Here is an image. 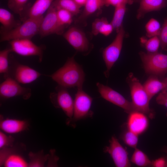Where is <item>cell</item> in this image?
<instances>
[{"label":"cell","mask_w":167,"mask_h":167,"mask_svg":"<svg viewBox=\"0 0 167 167\" xmlns=\"http://www.w3.org/2000/svg\"><path fill=\"white\" fill-rule=\"evenodd\" d=\"M85 74L82 67L75 60L74 56L69 58L64 65L48 76L59 85L65 88L76 87L82 88Z\"/></svg>","instance_id":"cell-1"},{"label":"cell","mask_w":167,"mask_h":167,"mask_svg":"<svg viewBox=\"0 0 167 167\" xmlns=\"http://www.w3.org/2000/svg\"><path fill=\"white\" fill-rule=\"evenodd\" d=\"M42 16L29 17L15 28L9 31L0 30V42L17 39H31L38 34L43 18Z\"/></svg>","instance_id":"cell-2"},{"label":"cell","mask_w":167,"mask_h":167,"mask_svg":"<svg viewBox=\"0 0 167 167\" xmlns=\"http://www.w3.org/2000/svg\"><path fill=\"white\" fill-rule=\"evenodd\" d=\"M127 81L130 87L131 102L136 110L143 113L150 118H153L154 114L149 106L151 99L143 85L132 74H129Z\"/></svg>","instance_id":"cell-3"},{"label":"cell","mask_w":167,"mask_h":167,"mask_svg":"<svg viewBox=\"0 0 167 167\" xmlns=\"http://www.w3.org/2000/svg\"><path fill=\"white\" fill-rule=\"evenodd\" d=\"M139 54L147 73L157 76L163 75L167 72V54L142 52Z\"/></svg>","instance_id":"cell-4"},{"label":"cell","mask_w":167,"mask_h":167,"mask_svg":"<svg viewBox=\"0 0 167 167\" xmlns=\"http://www.w3.org/2000/svg\"><path fill=\"white\" fill-rule=\"evenodd\" d=\"M125 33V31L122 26L117 32L113 41L103 50L102 57L106 67V70L104 74L106 77L109 76L111 69L119 56Z\"/></svg>","instance_id":"cell-5"},{"label":"cell","mask_w":167,"mask_h":167,"mask_svg":"<svg viewBox=\"0 0 167 167\" xmlns=\"http://www.w3.org/2000/svg\"><path fill=\"white\" fill-rule=\"evenodd\" d=\"M9 41L12 52L24 56H37L39 62H41L45 48L44 46L36 45L30 39H17Z\"/></svg>","instance_id":"cell-6"},{"label":"cell","mask_w":167,"mask_h":167,"mask_svg":"<svg viewBox=\"0 0 167 167\" xmlns=\"http://www.w3.org/2000/svg\"><path fill=\"white\" fill-rule=\"evenodd\" d=\"M0 84V96L2 99H6L14 97L21 96L25 100L31 95L30 88L21 86L17 81L8 76Z\"/></svg>","instance_id":"cell-7"},{"label":"cell","mask_w":167,"mask_h":167,"mask_svg":"<svg viewBox=\"0 0 167 167\" xmlns=\"http://www.w3.org/2000/svg\"><path fill=\"white\" fill-rule=\"evenodd\" d=\"M98 92L104 99L123 109L129 113L136 111L131 102L110 87L99 82L96 84Z\"/></svg>","instance_id":"cell-8"},{"label":"cell","mask_w":167,"mask_h":167,"mask_svg":"<svg viewBox=\"0 0 167 167\" xmlns=\"http://www.w3.org/2000/svg\"><path fill=\"white\" fill-rule=\"evenodd\" d=\"M92 98L82 90L78 88L75 95L74 103L73 119L77 121L84 119L92 114L90 109Z\"/></svg>","instance_id":"cell-9"},{"label":"cell","mask_w":167,"mask_h":167,"mask_svg":"<svg viewBox=\"0 0 167 167\" xmlns=\"http://www.w3.org/2000/svg\"><path fill=\"white\" fill-rule=\"evenodd\" d=\"M41 24L38 34L41 38L55 34L62 35L64 33L65 28L59 24L57 16V10L50 6L47 11Z\"/></svg>","instance_id":"cell-10"},{"label":"cell","mask_w":167,"mask_h":167,"mask_svg":"<svg viewBox=\"0 0 167 167\" xmlns=\"http://www.w3.org/2000/svg\"><path fill=\"white\" fill-rule=\"evenodd\" d=\"M56 91L50 94L51 101L56 107L61 108L69 118L72 119L74 101L66 88L59 85L56 88Z\"/></svg>","instance_id":"cell-11"},{"label":"cell","mask_w":167,"mask_h":167,"mask_svg":"<svg viewBox=\"0 0 167 167\" xmlns=\"http://www.w3.org/2000/svg\"><path fill=\"white\" fill-rule=\"evenodd\" d=\"M109 145L104 149V152L109 153L117 167H129L131 163L128 152L120 144L115 136H113L109 141Z\"/></svg>","instance_id":"cell-12"},{"label":"cell","mask_w":167,"mask_h":167,"mask_svg":"<svg viewBox=\"0 0 167 167\" xmlns=\"http://www.w3.org/2000/svg\"><path fill=\"white\" fill-rule=\"evenodd\" d=\"M13 64L12 69H9L7 77L12 78L19 83H31L41 75L39 72L27 66L16 62Z\"/></svg>","instance_id":"cell-13"},{"label":"cell","mask_w":167,"mask_h":167,"mask_svg":"<svg viewBox=\"0 0 167 167\" xmlns=\"http://www.w3.org/2000/svg\"><path fill=\"white\" fill-rule=\"evenodd\" d=\"M68 42L77 51L82 53L88 51L90 45L85 33L78 28L70 27L63 34Z\"/></svg>","instance_id":"cell-14"},{"label":"cell","mask_w":167,"mask_h":167,"mask_svg":"<svg viewBox=\"0 0 167 167\" xmlns=\"http://www.w3.org/2000/svg\"><path fill=\"white\" fill-rule=\"evenodd\" d=\"M148 125V119L145 113L137 111L129 113L127 122L128 130L139 135L146 131Z\"/></svg>","instance_id":"cell-15"},{"label":"cell","mask_w":167,"mask_h":167,"mask_svg":"<svg viewBox=\"0 0 167 167\" xmlns=\"http://www.w3.org/2000/svg\"><path fill=\"white\" fill-rule=\"evenodd\" d=\"M139 3L137 18L139 19L150 12L159 11L166 6L167 0H133Z\"/></svg>","instance_id":"cell-16"},{"label":"cell","mask_w":167,"mask_h":167,"mask_svg":"<svg viewBox=\"0 0 167 167\" xmlns=\"http://www.w3.org/2000/svg\"><path fill=\"white\" fill-rule=\"evenodd\" d=\"M28 123L25 120L14 119H1L0 128L4 132L10 134L17 133L28 129Z\"/></svg>","instance_id":"cell-17"},{"label":"cell","mask_w":167,"mask_h":167,"mask_svg":"<svg viewBox=\"0 0 167 167\" xmlns=\"http://www.w3.org/2000/svg\"><path fill=\"white\" fill-rule=\"evenodd\" d=\"M151 99L161 91H167V78L160 80L155 75L149 77L143 85Z\"/></svg>","instance_id":"cell-18"},{"label":"cell","mask_w":167,"mask_h":167,"mask_svg":"<svg viewBox=\"0 0 167 167\" xmlns=\"http://www.w3.org/2000/svg\"><path fill=\"white\" fill-rule=\"evenodd\" d=\"M104 6V0H87L84 10L76 22H83L91 15L100 10Z\"/></svg>","instance_id":"cell-19"},{"label":"cell","mask_w":167,"mask_h":167,"mask_svg":"<svg viewBox=\"0 0 167 167\" xmlns=\"http://www.w3.org/2000/svg\"><path fill=\"white\" fill-rule=\"evenodd\" d=\"M55 0H36L28 10V18L43 16V14L48 10Z\"/></svg>","instance_id":"cell-20"},{"label":"cell","mask_w":167,"mask_h":167,"mask_svg":"<svg viewBox=\"0 0 167 167\" xmlns=\"http://www.w3.org/2000/svg\"><path fill=\"white\" fill-rule=\"evenodd\" d=\"M0 22L2 25L0 30L4 31L11 30L21 24L10 11L2 8H0Z\"/></svg>","instance_id":"cell-21"},{"label":"cell","mask_w":167,"mask_h":167,"mask_svg":"<svg viewBox=\"0 0 167 167\" xmlns=\"http://www.w3.org/2000/svg\"><path fill=\"white\" fill-rule=\"evenodd\" d=\"M28 0H8V8L15 13L19 15L21 20L23 22L28 19L27 13L29 8L27 4Z\"/></svg>","instance_id":"cell-22"},{"label":"cell","mask_w":167,"mask_h":167,"mask_svg":"<svg viewBox=\"0 0 167 167\" xmlns=\"http://www.w3.org/2000/svg\"><path fill=\"white\" fill-rule=\"evenodd\" d=\"M51 6L56 10L62 9L66 10L73 15L79 13L80 8L74 0H55Z\"/></svg>","instance_id":"cell-23"},{"label":"cell","mask_w":167,"mask_h":167,"mask_svg":"<svg viewBox=\"0 0 167 167\" xmlns=\"http://www.w3.org/2000/svg\"><path fill=\"white\" fill-rule=\"evenodd\" d=\"M126 6L121 5L115 7L113 16L110 23L117 32L122 26V22L126 11Z\"/></svg>","instance_id":"cell-24"},{"label":"cell","mask_w":167,"mask_h":167,"mask_svg":"<svg viewBox=\"0 0 167 167\" xmlns=\"http://www.w3.org/2000/svg\"><path fill=\"white\" fill-rule=\"evenodd\" d=\"M131 161L139 167H147L152 166V161L142 151L137 148L131 156Z\"/></svg>","instance_id":"cell-25"},{"label":"cell","mask_w":167,"mask_h":167,"mask_svg":"<svg viewBox=\"0 0 167 167\" xmlns=\"http://www.w3.org/2000/svg\"><path fill=\"white\" fill-rule=\"evenodd\" d=\"M28 155L30 161L28 167H44L49 156V154L45 155L42 151L36 153L30 152Z\"/></svg>","instance_id":"cell-26"},{"label":"cell","mask_w":167,"mask_h":167,"mask_svg":"<svg viewBox=\"0 0 167 167\" xmlns=\"http://www.w3.org/2000/svg\"><path fill=\"white\" fill-rule=\"evenodd\" d=\"M3 165L6 167H28V163L22 156L14 153L7 157Z\"/></svg>","instance_id":"cell-27"},{"label":"cell","mask_w":167,"mask_h":167,"mask_svg":"<svg viewBox=\"0 0 167 167\" xmlns=\"http://www.w3.org/2000/svg\"><path fill=\"white\" fill-rule=\"evenodd\" d=\"M11 52L10 48L0 51V73L3 74L5 78L8 75L9 68V54Z\"/></svg>","instance_id":"cell-28"},{"label":"cell","mask_w":167,"mask_h":167,"mask_svg":"<svg viewBox=\"0 0 167 167\" xmlns=\"http://www.w3.org/2000/svg\"><path fill=\"white\" fill-rule=\"evenodd\" d=\"M57 16L59 24L65 28L73 21V15L66 10L62 9L57 10Z\"/></svg>","instance_id":"cell-29"},{"label":"cell","mask_w":167,"mask_h":167,"mask_svg":"<svg viewBox=\"0 0 167 167\" xmlns=\"http://www.w3.org/2000/svg\"><path fill=\"white\" fill-rule=\"evenodd\" d=\"M141 42L144 45L148 52L154 53L157 52L161 45L159 37L158 36H153L148 40L143 38L141 39Z\"/></svg>","instance_id":"cell-30"},{"label":"cell","mask_w":167,"mask_h":167,"mask_svg":"<svg viewBox=\"0 0 167 167\" xmlns=\"http://www.w3.org/2000/svg\"><path fill=\"white\" fill-rule=\"evenodd\" d=\"M146 35L148 38L158 36L161 27L159 22L156 19L152 18L147 23L145 26Z\"/></svg>","instance_id":"cell-31"},{"label":"cell","mask_w":167,"mask_h":167,"mask_svg":"<svg viewBox=\"0 0 167 167\" xmlns=\"http://www.w3.org/2000/svg\"><path fill=\"white\" fill-rule=\"evenodd\" d=\"M122 139L124 143L128 146L135 148L138 142V135L127 130L122 134Z\"/></svg>","instance_id":"cell-32"},{"label":"cell","mask_w":167,"mask_h":167,"mask_svg":"<svg viewBox=\"0 0 167 167\" xmlns=\"http://www.w3.org/2000/svg\"><path fill=\"white\" fill-rule=\"evenodd\" d=\"M158 36L162 49L167 50V18L164 20Z\"/></svg>","instance_id":"cell-33"},{"label":"cell","mask_w":167,"mask_h":167,"mask_svg":"<svg viewBox=\"0 0 167 167\" xmlns=\"http://www.w3.org/2000/svg\"><path fill=\"white\" fill-rule=\"evenodd\" d=\"M113 29L112 24L111 23H109L106 18L100 25L98 33L107 36L112 33Z\"/></svg>","instance_id":"cell-34"},{"label":"cell","mask_w":167,"mask_h":167,"mask_svg":"<svg viewBox=\"0 0 167 167\" xmlns=\"http://www.w3.org/2000/svg\"><path fill=\"white\" fill-rule=\"evenodd\" d=\"M14 141L12 136H8L1 131H0V148L12 147Z\"/></svg>","instance_id":"cell-35"},{"label":"cell","mask_w":167,"mask_h":167,"mask_svg":"<svg viewBox=\"0 0 167 167\" xmlns=\"http://www.w3.org/2000/svg\"><path fill=\"white\" fill-rule=\"evenodd\" d=\"M12 147H7L0 149V166L3 165L7 157L12 154L15 153V148Z\"/></svg>","instance_id":"cell-36"},{"label":"cell","mask_w":167,"mask_h":167,"mask_svg":"<svg viewBox=\"0 0 167 167\" xmlns=\"http://www.w3.org/2000/svg\"><path fill=\"white\" fill-rule=\"evenodd\" d=\"M104 6H112L114 7L121 5H131L133 3V0H104Z\"/></svg>","instance_id":"cell-37"},{"label":"cell","mask_w":167,"mask_h":167,"mask_svg":"<svg viewBox=\"0 0 167 167\" xmlns=\"http://www.w3.org/2000/svg\"><path fill=\"white\" fill-rule=\"evenodd\" d=\"M156 101L158 104L164 105L167 108V91H162L160 93L156 98Z\"/></svg>","instance_id":"cell-38"},{"label":"cell","mask_w":167,"mask_h":167,"mask_svg":"<svg viewBox=\"0 0 167 167\" xmlns=\"http://www.w3.org/2000/svg\"><path fill=\"white\" fill-rule=\"evenodd\" d=\"M152 166L154 167H167V161L166 158L161 157L152 161Z\"/></svg>","instance_id":"cell-39"},{"label":"cell","mask_w":167,"mask_h":167,"mask_svg":"<svg viewBox=\"0 0 167 167\" xmlns=\"http://www.w3.org/2000/svg\"><path fill=\"white\" fill-rule=\"evenodd\" d=\"M74 1L81 7L84 6L87 0H74Z\"/></svg>","instance_id":"cell-40"},{"label":"cell","mask_w":167,"mask_h":167,"mask_svg":"<svg viewBox=\"0 0 167 167\" xmlns=\"http://www.w3.org/2000/svg\"><path fill=\"white\" fill-rule=\"evenodd\" d=\"M163 151L165 152L167 154V156L166 157V159L167 160V148L165 149L164 150H163Z\"/></svg>","instance_id":"cell-41"}]
</instances>
